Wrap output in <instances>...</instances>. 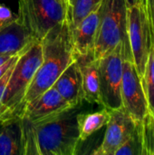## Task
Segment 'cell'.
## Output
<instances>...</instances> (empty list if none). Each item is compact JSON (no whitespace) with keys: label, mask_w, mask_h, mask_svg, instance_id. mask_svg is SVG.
<instances>
[{"label":"cell","mask_w":154,"mask_h":155,"mask_svg":"<svg viewBox=\"0 0 154 155\" xmlns=\"http://www.w3.org/2000/svg\"><path fill=\"white\" fill-rule=\"evenodd\" d=\"M18 56H19V54H15V55H13L10 59H8L5 63H4L2 65H0V78L4 75V74L12 66V65H14L15 63H16V61H17V59H18Z\"/></svg>","instance_id":"23"},{"label":"cell","mask_w":154,"mask_h":155,"mask_svg":"<svg viewBox=\"0 0 154 155\" xmlns=\"http://www.w3.org/2000/svg\"><path fill=\"white\" fill-rule=\"evenodd\" d=\"M99 8L100 5L89 13L74 28L71 29L75 58L93 54L99 23Z\"/></svg>","instance_id":"11"},{"label":"cell","mask_w":154,"mask_h":155,"mask_svg":"<svg viewBox=\"0 0 154 155\" xmlns=\"http://www.w3.org/2000/svg\"><path fill=\"white\" fill-rule=\"evenodd\" d=\"M53 87L70 106L82 105V75L77 61L73 62L57 78Z\"/></svg>","instance_id":"13"},{"label":"cell","mask_w":154,"mask_h":155,"mask_svg":"<svg viewBox=\"0 0 154 155\" xmlns=\"http://www.w3.org/2000/svg\"><path fill=\"white\" fill-rule=\"evenodd\" d=\"M65 19V0H18L17 21L34 42H41Z\"/></svg>","instance_id":"5"},{"label":"cell","mask_w":154,"mask_h":155,"mask_svg":"<svg viewBox=\"0 0 154 155\" xmlns=\"http://www.w3.org/2000/svg\"><path fill=\"white\" fill-rule=\"evenodd\" d=\"M17 20V15L14 14L8 7L0 4V29L9 25Z\"/></svg>","instance_id":"21"},{"label":"cell","mask_w":154,"mask_h":155,"mask_svg":"<svg viewBox=\"0 0 154 155\" xmlns=\"http://www.w3.org/2000/svg\"><path fill=\"white\" fill-rule=\"evenodd\" d=\"M138 127L142 143L143 154L154 155V116L148 114Z\"/></svg>","instance_id":"19"},{"label":"cell","mask_w":154,"mask_h":155,"mask_svg":"<svg viewBox=\"0 0 154 155\" xmlns=\"http://www.w3.org/2000/svg\"><path fill=\"white\" fill-rule=\"evenodd\" d=\"M148 3H149V7H150L152 20V25H153L154 26V0H148Z\"/></svg>","instance_id":"24"},{"label":"cell","mask_w":154,"mask_h":155,"mask_svg":"<svg viewBox=\"0 0 154 155\" xmlns=\"http://www.w3.org/2000/svg\"><path fill=\"white\" fill-rule=\"evenodd\" d=\"M114 155H143L142 138L137 126L134 132L116 150Z\"/></svg>","instance_id":"20"},{"label":"cell","mask_w":154,"mask_h":155,"mask_svg":"<svg viewBox=\"0 0 154 155\" xmlns=\"http://www.w3.org/2000/svg\"><path fill=\"white\" fill-rule=\"evenodd\" d=\"M0 155H23L21 116L0 118Z\"/></svg>","instance_id":"14"},{"label":"cell","mask_w":154,"mask_h":155,"mask_svg":"<svg viewBox=\"0 0 154 155\" xmlns=\"http://www.w3.org/2000/svg\"><path fill=\"white\" fill-rule=\"evenodd\" d=\"M13 56V55H12ZM11 55H0V65H2L4 63H5L8 59L12 57Z\"/></svg>","instance_id":"25"},{"label":"cell","mask_w":154,"mask_h":155,"mask_svg":"<svg viewBox=\"0 0 154 155\" xmlns=\"http://www.w3.org/2000/svg\"><path fill=\"white\" fill-rule=\"evenodd\" d=\"M152 21L148 0H137L127 7V35L133 60L141 77L152 45Z\"/></svg>","instance_id":"6"},{"label":"cell","mask_w":154,"mask_h":155,"mask_svg":"<svg viewBox=\"0 0 154 155\" xmlns=\"http://www.w3.org/2000/svg\"><path fill=\"white\" fill-rule=\"evenodd\" d=\"M41 62L42 45L40 42L32 43L19 54L2 99V104L5 111V117L21 116L25 95Z\"/></svg>","instance_id":"4"},{"label":"cell","mask_w":154,"mask_h":155,"mask_svg":"<svg viewBox=\"0 0 154 155\" xmlns=\"http://www.w3.org/2000/svg\"><path fill=\"white\" fill-rule=\"evenodd\" d=\"M123 48L124 45L120 44L109 54L98 59L102 105L109 111L123 107L121 87Z\"/></svg>","instance_id":"7"},{"label":"cell","mask_w":154,"mask_h":155,"mask_svg":"<svg viewBox=\"0 0 154 155\" xmlns=\"http://www.w3.org/2000/svg\"><path fill=\"white\" fill-rule=\"evenodd\" d=\"M34 42L25 28L16 20L0 29V55L20 54Z\"/></svg>","instance_id":"15"},{"label":"cell","mask_w":154,"mask_h":155,"mask_svg":"<svg viewBox=\"0 0 154 155\" xmlns=\"http://www.w3.org/2000/svg\"><path fill=\"white\" fill-rule=\"evenodd\" d=\"M72 107L52 86L24 106L21 117L34 123Z\"/></svg>","instance_id":"10"},{"label":"cell","mask_w":154,"mask_h":155,"mask_svg":"<svg viewBox=\"0 0 154 155\" xmlns=\"http://www.w3.org/2000/svg\"><path fill=\"white\" fill-rule=\"evenodd\" d=\"M101 145L93 152L95 155H114L116 150L134 132L136 124L123 108L110 111V118Z\"/></svg>","instance_id":"9"},{"label":"cell","mask_w":154,"mask_h":155,"mask_svg":"<svg viewBox=\"0 0 154 155\" xmlns=\"http://www.w3.org/2000/svg\"><path fill=\"white\" fill-rule=\"evenodd\" d=\"M81 75L83 99L89 104L102 105L99 81V60L95 59L93 54L77 57Z\"/></svg>","instance_id":"12"},{"label":"cell","mask_w":154,"mask_h":155,"mask_svg":"<svg viewBox=\"0 0 154 155\" xmlns=\"http://www.w3.org/2000/svg\"><path fill=\"white\" fill-rule=\"evenodd\" d=\"M121 96L123 108L132 117L135 124L140 125L150 111L141 77L134 65L133 56L128 54H123Z\"/></svg>","instance_id":"8"},{"label":"cell","mask_w":154,"mask_h":155,"mask_svg":"<svg viewBox=\"0 0 154 155\" xmlns=\"http://www.w3.org/2000/svg\"><path fill=\"white\" fill-rule=\"evenodd\" d=\"M124 45L123 52L131 53L127 35V5L125 0H102L99 23L93 46V56L100 59L118 45Z\"/></svg>","instance_id":"3"},{"label":"cell","mask_w":154,"mask_h":155,"mask_svg":"<svg viewBox=\"0 0 154 155\" xmlns=\"http://www.w3.org/2000/svg\"><path fill=\"white\" fill-rule=\"evenodd\" d=\"M136 2H137V0H125V3H126L127 7H129V6H131V5H134Z\"/></svg>","instance_id":"26"},{"label":"cell","mask_w":154,"mask_h":155,"mask_svg":"<svg viewBox=\"0 0 154 155\" xmlns=\"http://www.w3.org/2000/svg\"><path fill=\"white\" fill-rule=\"evenodd\" d=\"M40 43L42 62L25 95L23 109L26 103L52 87L68 65L76 60L67 19L50 30Z\"/></svg>","instance_id":"2"},{"label":"cell","mask_w":154,"mask_h":155,"mask_svg":"<svg viewBox=\"0 0 154 155\" xmlns=\"http://www.w3.org/2000/svg\"><path fill=\"white\" fill-rule=\"evenodd\" d=\"M142 84L150 114L154 116V26L152 27V45L145 64Z\"/></svg>","instance_id":"18"},{"label":"cell","mask_w":154,"mask_h":155,"mask_svg":"<svg viewBox=\"0 0 154 155\" xmlns=\"http://www.w3.org/2000/svg\"><path fill=\"white\" fill-rule=\"evenodd\" d=\"M110 118V111L103 107V110L92 114H78V129L80 142L86 141L91 135L105 126Z\"/></svg>","instance_id":"16"},{"label":"cell","mask_w":154,"mask_h":155,"mask_svg":"<svg viewBox=\"0 0 154 155\" xmlns=\"http://www.w3.org/2000/svg\"><path fill=\"white\" fill-rule=\"evenodd\" d=\"M15 64L12 65L4 74V75L0 78V118H4L5 116V108H4V106L2 104V99H3V96H4V94H5V87H6L8 79H9V77L11 75V73H12V71L14 69Z\"/></svg>","instance_id":"22"},{"label":"cell","mask_w":154,"mask_h":155,"mask_svg":"<svg viewBox=\"0 0 154 155\" xmlns=\"http://www.w3.org/2000/svg\"><path fill=\"white\" fill-rule=\"evenodd\" d=\"M102 0H65L66 19L70 28H74L89 13L98 7Z\"/></svg>","instance_id":"17"},{"label":"cell","mask_w":154,"mask_h":155,"mask_svg":"<svg viewBox=\"0 0 154 155\" xmlns=\"http://www.w3.org/2000/svg\"><path fill=\"white\" fill-rule=\"evenodd\" d=\"M81 106H72L37 122L22 117L23 155H74L79 146L78 114Z\"/></svg>","instance_id":"1"}]
</instances>
